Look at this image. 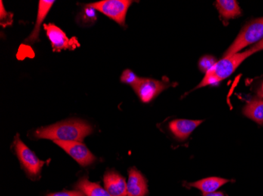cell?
Listing matches in <instances>:
<instances>
[{"label": "cell", "instance_id": "8", "mask_svg": "<svg viewBox=\"0 0 263 196\" xmlns=\"http://www.w3.org/2000/svg\"><path fill=\"white\" fill-rule=\"evenodd\" d=\"M54 142L60 148H63L81 166H89L96 160V158L93 156L92 153L81 141H54Z\"/></svg>", "mask_w": 263, "mask_h": 196}, {"label": "cell", "instance_id": "1", "mask_svg": "<svg viewBox=\"0 0 263 196\" xmlns=\"http://www.w3.org/2000/svg\"><path fill=\"white\" fill-rule=\"evenodd\" d=\"M92 133V127L85 121L69 119L38 129L35 136L40 139L60 141H81Z\"/></svg>", "mask_w": 263, "mask_h": 196}, {"label": "cell", "instance_id": "15", "mask_svg": "<svg viewBox=\"0 0 263 196\" xmlns=\"http://www.w3.org/2000/svg\"><path fill=\"white\" fill-rule=\"evenodd\" d=\"M215 7L224 19L236 18L241 15V10L236 0H218Z\"/></svg>", "mask_w": 263, "mask_h": 196}, {"label": "cell", "instance_id": "2", "mask_svg": "<svg viewBox=\"0 0 263 196\" xmlns=\"http://www.w3.org/2000/svg\"><path fill=\"white\" fill-rule=\"evenodd\" d=\"M255 53L256 52L252 47L245 52L238 53L230 57H223L206 72L204 78L196 86V89L204 88L206 85H218L221 81L230 77L248 57Z\"/></svg>", "mask_w": 263, "mask_h": 196}, {"label": "cell", "instance_id": "11", "mask_svg": "<svg viewBox=\"0 0 263 196\" xmlns=\"http://www.w3.org/2000/svg\"><path fill=\"white\" fill-rule=\"evenodd\" d=\"M106 191L111 196H127V183L125 178L115 171H109L104 176Z\"/></svg>", "mask_w": 263, "mask_h": 196}, {"label": "cell", "instance_id": "3", "mask_svg": "<svg viewBox=\"0 0 263 196\" xmlns=\"http://www.w3.org/2000/svg\"><path fill=\"white\" fill-rule=\"evenodd\" d=\"M263 39V17L249 22L243 27L240 34L224 52L223 57L238 54L245 47L258 42Z\"/></svg>", "mask_w": 263, "mask_h": 196}, {"label": "cell", "instance_id": "6", "mask_svg": "<svg viewBox=\"0 0 263 196\" xmlns=\"http://www.w3.org/2000/svg\"><path fill=\"white\" fill-rule=\"evenodd\" d=\"M44 29L47 32V37L51 42L54 52H60L63 50L72 51L80 46L76 37L69 39L66 34L54 24L44 25Z\"/></svg>", "mask_w": 263, "mask_h": 196}, {"label": "cell", "instance_id": "24", "mask_svg": "<svg viewBox=\"0 0 263 196\" xmlns=\"http://www.w3.org/2000/svg\"><path fill=\"white\" fill-rule=\"evenodd\" d=\"M257 97L263 98V82L261 83L259 89H258V92H257Z\"/></svg>", "mask_w": 263, "mask_h": 196}, {"label": "cell", "instance_id": "13", "mask_svg": "<svg viewBox=\"0 0 263 196\" xmlns=\"http://www.w3.org/2000/svg\"><path fill=\"white\" fill-rule=\"evenodd\" d=\"M243 113L258 124H263V98L258 97L252 98L243 107Z\"/></svg>", "mask_w": 263, "mask_h": 196}, {"label": "cell", "instance_id": "23", "mask_svg": "<svg viewBox=\"0 0 263 196\" xmlns=\"http://www.w3.org/2000/svg\"><path fill=\"white\" fill-rule=\"evenodd\" d=\"M203 196H224L222 192H212L208 193V194H203Z\"/></svg>", "mask_w": 263, "mask_h": 196}, {"label": "cell", "instance_id": "18", "mask_svg": "<svg viewBox=\"0 0 263 196\" xmlns=\"http://www.w3.org/2000/svg\"><path fill=\"white\" fill-rule=\"evenodd\" d=\"M217 60L216 57L212 55H205L199 59V69L201 72H206L216 64Z\"/></svg>", "mask_w": 263, "mask_h": 196}, {"label": "cell", "instance_id": "5", "mask_svg": "<svg viewBox=\"0 0 263 196\" xmlns=\"http://www.w3.org/2000/svg\"><path fill=\"white\" fill-rule=\"evenodd\" d=\"M14 146L17 158L28 175L32 178L37 177L44 166V162L41 161L35 153L22 142L19 136L16 137Z\"/></svg>", "mask_w": 263, "mask_h": 196}, {"label": "cell", "instance_id": "21", "mask_svg": "<svg viewBox=\"0 0 263 196\" xmlns=\"http://www.w3.org/2000/svg\"><path fill=\"white\" fill-rule=\"evenodd\" d=\"M47 196H85V193L79 191H62V192L52 193Z\"/></svg>", "mask_w": 263, "mask_h": 196}, {"label": "cell", "instance_id": "7", "mask_svg": "<svg viewBox=\"0 0 263 196\" xmlns=\"http://www.w3.org/2000/svg\"><path fill=\"white\" fill-rule=\"evenodd\" d=\"M170 86V83L163 81L141 78L138 84L133 89L135 91L142 102L149 103Z\"/></svg>", "mask_w": 263, "mask_h": 196}, {"label": "cell", "instance_id": "22", "mask_svg": "<svg viewBox=\"0 0 263 196\" xmlns=\"http://www.w3.org/2000/svg\"><path fill=\"white\" fill-rule=\"evenodd\" d=\"M252 48L255 50V52H258V51H262L263 50V39H261V41H259V42H257L255 45H254L253 47H252Z\"/></svg>", "mask_w": 263, "mask_h": 196}, {"label": "cell", "instance_id": "4", "mask_svg": "<svg viewBox=\"0 0 263 196\" xmlns=\"http://www.w3.org/2000/svg\"><path fill=\"white\" fill-rule=\"evenodd\" d=\"M132 3L133 1L130 0H103L100 2L91 3L86 7L98 10L121 26H125L127 12Z\"/></svg>", "mask_w": 263, "mask_h": 196}, {"label": "cell", "instance_id": "17", "mask_svg": "<svg viewBox=\"0 0 263 196\" xmlns=\"http://www.w3.org/2000/svg\"><path fill=\"white\" fill-rule=\"evenodd\" d=\"M140 79L141 78L138 77L133 71L126 69V70L124 71L122 76H121V82L125 84H128L134 88L140 82Z\"/></svg>", "mask_w": 263, "mask_h": 196}, {"label": "cell", "instance_id": "14", "mask_svg": "<svg viewBox=\"0 0 263 196\" xmlns=\"http://www.w3.org/2000/svg\"><path fill=\"white\" fill-rule=\"evenodd\" d=\"M230 181V180H226L224 178L211 177V178H204V179L192 183L189 185L200 190L203 194H208V193L215 192L217 190L219 189V188Z\"/></svg>", "mask_w": 263, "mask_h": 196}, {"label": "cell", "instance_id": "20", "mask_svg": "<svg viewBox=\"0 0 263 196\" xmlns=\"http://www.w3.org/2000/svg\"><path fill=\"white\" fill-rule=\"evenodd\" d=\"M81 20L84 23H88V22H91L93 23L95 20H97V15H96V10L91 8V7H87L85 8V11L82 14H81Z\"/></svg>", "mask_w": 263, "mask_h": 196}, {"label": "cell", "instance_id": "9", "mask_svg": "<svg viewBox=\"0 0 263 196\" xmlns=\"http://www.w3.org/2000/svg\"><path fill=\"white\" fill-rule=\"evenodd\" d=\"M147 181L140 171L132 168L128 171L127 196H145L147 194Z\"/></svg>", "mask_w": 263, "mask_h": 196}, {"label": "cell", "instance_id": "16", "mask_svg": "<svg viewBox=\"0 0 263 196\" xmlns=\"http://www.w3.org/2000/svg\"><path fill=\"white\" fill-rule=\"evenodd\" d=\"M76 188L87 196H111L108 191L103 189L98 184L91 182L86 178L80 180Z\"/></svg>", "mask_w": 263, "mask_h": 196}, {"label": "cell", "instance_id": "10", "mask_svg": "<svg viewBox=\"0 0 263 196\" xmlns=\"http://www.w3.org/2000/svg\"><path fill=\"white\" fill-rule=\"evenodd\" d=\"M203 122V120L176 119L169 124L170 129L179 141H185L191 134Z\"/></svg>", "mask_w": 263, "mask_h": 196}, {"label": "cell", "instance_id": "12", "mask_svg": "<svg viewBox=\"0 0 263 196\" xmlns=\"http://www.w3.org/2000/svg\"><path fill=\"white\" fill-rule=\"evenodd\" d=\"M55 1L54 0H41L39 1V7H38L37 16L35 20V27L31 32L29 37L26 39L25 42L27 44H34L39 40L40 32H41V26L47 14L49 13L52 6L54 5Z\"/></svg>", "mask_w": 263, "mask_h": 196}, {"label": "cell", "instance_id": "19", "mask_svg": "<svg viewBox=\"0 0 263 196\" xmlns=\"http://www.w3.org/2000/svg\"><path fill=\"white\" fill-rule=\"evenodd\" d=\"M1 9H0V20H1V26L6 28L7 26H10L13 23V14L8 13L4 9L3 1H1Z\"/></svg>", "mask_w": 263, "mask_h": 196}]
</instances>
